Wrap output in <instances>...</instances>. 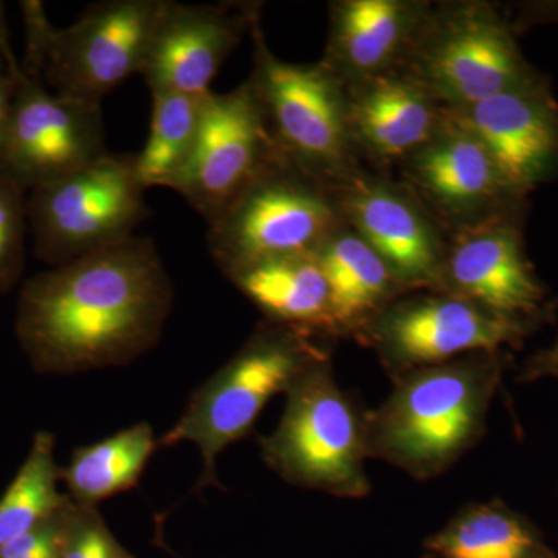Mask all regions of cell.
Masks as SVG:
<instances>
[{"instance_id": "cell-1", "label": "cell", "mask_w": 558, "mask_h": 558, "mask_svg": "<svg viewBox=\"0 0 558 558\" xmlns=\"http://www.w3.org/2000/svg\"><path fill=\"white\" fill-rule=\"evenodd\" d=\"M171 306L170 277L153 241L132 238L32 278L21 293L17 336L46 373L110 368L159 341Z\"/></svg>"}, {"instance_id": "cell-2", "label": "cell", "mask_w": 558, "mask_h": 558, "mask_svg": "<svg viewBox=\"0 0 558 558\" xmlns=\"http://www.w3.org/2000/svg\"><path fill=\"white\" fill-rule=\"evenodd\" d=\"M508 351L475 352L395 377L387 399L369 410V459L411 478H438L478 446Z\"/></svg>"}, {"instance_id": "cell-3", "label": "cell", "mask_w": 558, "mask_h": 558, "mask_svg": "<svg viewBox=\"0 0 558 558\" xmlns=\"http://www.w3.org/2000/svg\"><path fill=\"white\" fill-rule=\"evenodd\" d=\"M284 396L277 428L259 438L267 468L292 486L368 497L369 410L340 387L330 357L311 365Z\"/></svg>"}, {"instance_id": "cell-4", "label": "cell", "mask_w": 558, "mask_h": 558, "mask_svg": "<svg viewBox=\"0 0 558 558\" xmlns=\"http://www.w3.org/2000/svg\"><path fill=\"white\" fill-rule=\"evenodd\" d=\"M330 357L319 337L277 323H264L193 396L160 446L191 442L202 454L197 488L220 486L219 454L245 438L275 396L286 395L318 360Z\"/></svg>"}, {"instance_id": "cell-5", "label": "cell", "mask_w": 558, "mask_h": 558, "mask_svg": "<svg viewBox=\"0 0 558 558\" xmlns=\"http://www.w3.org/2000/svg\"><path fill=\"white\" fill-rule=\"evenodd\" d=\"M163 5L165 0H108L58 31L43 3L22 2L27 46L21 65L39 70L54 94L100 106L109 92L142 72Z\"/></svg>"}, {"instance_id": "cell-6", "label": "cell", "mask_w": 558, "mask_h": 558, "mask_svg": "<svg viewBox=\"0 0 558 558\" xmlns=\"http://www.w3.org/2000/svg\"><path fill=\"white\" fill-rule=\"evenodd\" d=\"M255 65L248 83L258 98L275 145L312 178L333 186L351 175L354 138L348 90L322 61L293 64L271 53L259 13L252 17Z\"/></svg>"}, {"instance_id": "cell-7", "label": "cell", "mask_w": 558, "mask_h": 558, "mask_svg": "<svg viewBox=\"0 0 558 558\" xmlns=\"http://www.w3.org/2000/svg\"><path fill=\"white\" fill-rule=\"evenodd\" d=\"M343 223L332 189L281 154L208 223L209 252L222 271L311 255Z\"/></svg>"}, {"instance_id": "cell-8", "label": "cell", "mask_w": 558, "mask_h": 558, "mask_svg": "<svg viewBox=\"0 0 558 558\" xmlns=\"http://www.w3.org/2000/svg\"><path fill=\"white\" fill-rule=\"evenodd\" d=\"M134 156L105 154L27 194L36 256L51 267L116 247L135 238L148 216Z\"/></svg>"}, {"instance_id": "cell-9", "label": "cell", "mask_w": 558, "mask_h": 558, "mask_svg": "<svg viewBox=\"0 0 558 558\" xmlns=\"http://www.w3.org/2000/svg\"><path fill=\"white\" fill-rule=\"evenodd\" d=\"M400 70L449 110L537 83L509 28L475 2L429 10Z\"/></svg>"}, {"instance_id": "cell-10", "label": "cell", "mask_w": 558, "mask_h": 558, "mask_svg": "<svg viewBox=\"0 0 558 558\" xmlns=\"http://www.w3.org/2000/svg\"><path fill=\"white\" fill-rule=\"evenodd\" d=\"M526 326L495 317L476 304L446 292L403 295L355 333L376 352L391 379L475 352L520 347Z\"/></svg>"}, {"instance_id": "cell-11", "label": "cell", "mask_w": 558, "mask_h": 558, "mask_svg": "<svg viewBox=\"0 0 558 558\" xmlns=\"http://www.w3.org/2000/svg\"><path fill=\"white\" fill-rule=\"evenodd\" d=\"M281 156L248 80L229 94H208L189 160L172 180L202 218L211 222Z\"/></svg>"}, {"instance_id": "cell-12", "label": "cell", "mask_w": 558, "mask_h": 558, "mask_svg": "<svg viewBox=\"0 0 558 558\" xmlns=\"http://www.w3.org/2000/svg\"><path fill=\"white\" fill-rule=\"evenodd\" d=\"M105 154L100 106L54 94L21 65L0 171L28 193Z\"/></svg>"}, {"instance_id": "cell-13", "label": "cell", "mask_w": 558, "mask_h": 558, "mask_svg": "<svg viewBox=\"0 0 558 558\" xmlns=\"http://www.w3.org/2000/svg\"><path fill=\"white\" fill-rule=\"evenodd\" d=\"M439 292L531 330L549 315L548 290L529 263L520 231L497 216L473 223L446 250Z\"/></svg>"}, {"instance_id": "cell-14", "label": "cell", "mask_w": 558, "mask_h": 558, "mask_svg": "<svg viewBox=\"0 0 558 558\" xmlns=\"http://www.w3.org/2000/svg\"><path fill=\"white\" fill-rule=\"evenodd\" d=\"M344 222L357 231L407 293L439 292L446 245L435 222L407 191L348 175L330 186Z\"/></svg>"}, {"instance_id": "cell-15", "label": "cell", "mask_w": 558, "mask_h": 558, "mask_svg": "<svg viewBox=\"0 0 558 558\" xmlns=\"http://www.w3.org/2000/svg\"><path fill=\"white\" fill-rule=\"evenodd\" d=\"M258 9L186 5L165 0L142 75L153 92L205 97Z\"/></svg>"}, {"instance_id": "cell-16", "label": "cell", "mask_w": 558, "mask_h": 558, "mask_svg": "<svg viewBox=\"0 0 558 558\" xmlns=\"http://www.w3.org/2000/svg\"><path fill=\"white\" fill-rule=\"evenodd\" d=\"M446 112L483 143L513 197L557 170L558 113L537 83Z\"/></svg>"}, {"instance_id": "cell-17", "label": "cell", "mask_w": 558, "mask_h": 558, "mask_svg": "<svg viewBox=\"0 0 558 558\" xmlns=\"http://www.w3.org/2000/svg\"><path fill=\"white\" fill-rule=\"evenodd\" d=\"M428 13L425 3L402 0L332 3L322 62L347 87L400 70Z\"/></svg>"}, {"instance_id": "cell-18", "label": "cell", "mask_w": 558, "mask_h": 558, "mask_svg": "<svg viewBox=\"0 0 558 558\" xmlns=\"http://www.w3.org/2000/svg\"><path fill=\"white\" fill-rule=\"evenodd\" d=\"M407 172L438 211L472 226L513 197L483 143L447 112L439 131L407 159Z\"/></svg>"}, {"instance_id": "cell-19", "label": "cell", "mask_w": 558, "mask_h": 558, "mask_svg": "<svg viewBox=\"0 0 558 558\" xmlns=\"http://www.w3.org/2000/svg\"><path fill=\"white\" fill-rule=\"evenodd\" d=\"M347 90L354 145L379 159H409L439 131L446 116V109L403 70Z\"/></svg>"}, {"instance_id": "cell-20", "label": "cell", "mask_w": 558, "mask_h": 558, "mask_svg": "<svg viewBox=\"0 0 558 558\" xmlns=\"http://www.w3.org/2000/svg\"><path fill=\"white\" fill-rule=\"evenodd\" d=\"M317 258L329 286L330 337H354L389 303L409 295L347 222L318 248Z\"/></svg>"}, {"instance_id": "cell-21", "label": "cell", "mask_w": 558, "mask_h": 558, "mask_svg": "<svg viewBox=\"0 0 558 558\" xmlns=\"http://www.w3.org/2000/svg\"><path fill=\"white\" fill-rule=\"evenodd\" d=\"M223 274L267 322L330 337L329 286L317 253L256 260Z\"/></svg>"}, {"instance_id": "cell-22", "label": "cell", "mask_w": 558, "mask_h": 558, "mask_svg": "<svg viewBox=\"0 0 558 558\" xmlns=\"http://www.w3.org/2000/svg\"><path fill=\"white\" fill-rule=\"evenodd\" d=\"M424 548L436 558H558L538 529L499 499L464 506Z\"/></svg>"}, {"instance_id": "cell-23", "label": "cell", "mask_w": 558, "mask_h": 558, "mask_svg": "<svg viewBox=\"0 0 558 558\" xmlns=\"http://www.w3.org/2000/svg\"><path fill=\"white\" fill-rule=\"evenodd\" d=\"M157 440L146 422L121 429L94 446L81 447L61 469L75 505L95 508L102 499L137 486Z\"/></svg>"}, {"instance_id": "cell-24", "label": "cell", "mask_w": 558, "mask_h": 558, "mask_svg": "<svg viewBox=\"0 0 558 558\" xmlns=\"http://www.w3.org/2000/svg\"><path fill=\"white\" fill-rule=\"evenodd\" d=\"M153 117L148 140L134 156L135 171L146 190L170 189L189 160L199 130L202 105L207 97L153 92Z\"/></svg>"}, {"instance_id": "cell-25", "label": "cell", "mask_w": 558, "mask_h": 558, "mask_svg": "<svg viewBox=\"0 0 558 558\" xmlns=\"http://www.w3.org/2000/svg\"><path fill=\"white\" fill-rule=\"evenodd\" d=\"M61 469L54 462V439L40 432L31 453L0 498V546L60 513L70 499L60 494Z\"/></svg>"}, {"instance_id": "cell-26", "label": "cell", "mask_w": 558, "mask_h": 558, "mask_svg": "<svg viewBox=\"0 0 558 558\" xmlns=\"http://www.w3.org/2000/svg\"><path fill=\"white\" fill-rule=\"evenodd\" d=\"M27 191L0 171V289L21 275L27 240Z\"/></svg>"}, {"instance_id": "cell-27", "label": "cell", "mask_w": 558, "mask_h": 558, "mask_svg": "<svg viewBox=\"0 0 558 558\" xmlns=\"http://www.w3.org/2000/svg\"><path fill=\"white\" fill-rule=\"evenodd\" d=\"M121 554L97 510L73 502L61 558H119Z\"/></svg>"}, {"instance_id": "cell-28", "label": "cell", "mask_w": 558, "mask_h": 558, "mask_svg": "<svg viewBox=\"0 0 558 558\" xmlns=\"http://www.w3.org/2000/svg\"><path fill=\"white\" fill-rule=\"evenodd\" d=\"M17 76L20 75H14L3 58L0 57V163H2L7 137H9Z\"/></svg>"}, {"instance_id": "cell-29", "label": "cell", "mask_w": 558, "mask_h": 558, "mask_svg": "<svg viewBox=\"0 0 558 558\" xmlns=\"http://www.w3.org/2000/svg\"><path fill=\"white\" fill-rule=\"evenodd\" d=\"M543 379L558 380V337L553 347L532 355L524 363L519 381H538Z\"/></svg>"}, {"instance_id": "cell-30", "label": "cell", "mask_w": 558, "mask_h": 558, "mask_svg": "<svg viewBox=\"0 0 558 558\" xmlns=\"http://www.w3.org/2000/svg\"><path fill=\"white\" fill-rule=\"evenodd\" d=\"M0 57L7 62L14 75L21 73V62L17 61L16 54L11 49L9 28H7L5 13H3V3L0 2Z\"/></svg>"}, {"instance_id": "cell-31", "label": "cell", "mask_w": 558, "mask_h": 558, "mask_svg": "<svg viewBox=\"0 0 558 558\" xmlns=\"http://www.w3.org/2000/svg\"><path fill=\"white\" fill-rule=\"evenodd\" d=\"M62 546H58V548H49L44 550H38V553L28 554V556H22L16 558H61Z\"/></svg>"}, {"instance_id": "cell-32", "label": "cell", "mask_w": 558, "mask_h": 558, "mask_svg": "<svg viewBox=\"0 0 558 558\" xmlns=\"http://www.w3.org/2000/svg\"><path fill=\"white\" fill-rule=\"evenodd\" d=\"M424 558H436L435 556H429V554H425Z\"/></svg>"}, {"instance_id": "cell-33", "label": "cell", "mask_w": 558, "mask_h": 558, "mask_svg": "<svg viewBox=\"0 0 558 558\" xmlns=\"http://www.w3.org/2000/svg\"><path fill=\"white\" fill-rule=\"evenodd\" d=\"M119 558H131V557H128V556H124V554H121V556Z\"/></svg>"}]
</instances>
